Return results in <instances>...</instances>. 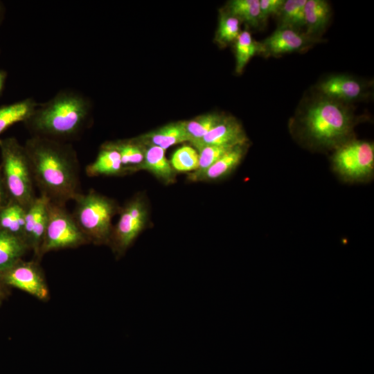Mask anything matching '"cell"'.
Here are the masks:
<instances>
[{
  "mask_svg": "<svg viewBox=\"0 0 374 374\" xmlns=\"http://www.w3.org/2000/svg\"><path fill=\"white\" fill-rule=\"evenodd\" d=\"M27 152L35 186L51 202L65 205L80 191V167L71 144L32 136L24 145Z\"/></svg>",
  "mask_w": 374,
  "mask_h": 374,
  "instance_id": "6da1fadb",
  "label": "cell"
},
{
  "mask_svg": "<svg viewBox=\"0 0 374 374\" xmlns=\"http://www.w3.org/2000/svg\"><path fill=\"white\" fill-rule=\"evenodd\" d=\"M91 112L89 98L80 92L64 89L39 103L24 123L32 136L64 141L80 134L91 119Z\"/></svg>",
  "mask_w": 374,
  "mask_h": 374,
  "instance_id": "7a4b0ae2",
  "label": "cell"
},
{
  "mask_svg": "<svg viewBox=\"0 0 374 374\" xmlns=\"http://www.w3.org/2000/svg\"><path fill=\"white\" fill-rule=\"evenodd\" d=\"M302 125L307 138L321 147H338L349 140L353 118L342 104L323 98L306 110Z\"/></svg>",
  "mask_w": 374,
  "mask_h": 374,
  "instance_id": "3957f363",
  "label": "cell"
},
{
  "mask_svg": "<svg viewBox=\"0 0 374 374\" xmlns=\"http://www.w3.org/2000/svg\"><path fill=\"white\" fill-rule=\"evenodd\" d=\"M73 201L72 215L87 241L109 244L112 219L121 208L118 202L93 189L80 193Z\"/></svg>",
  "mask_w": 374,
  "mask_h": 374,
  "instance_id": "277c9868",
  "label": "cell"
},
{
  "mask_svg": "<svg viewBox=\"0 0 374 374\" xmlns=\"http://www.w3.org/2000/svg\"><path fill=\"white\" fill-rule=\"evenodd\" d=\"M1 170L9 200L26 209L37 197L30 161L15 137L0 138Z\"/></svg>",
  "mask_w": 374,
  "mask_h": 374,
  "instance_id": "5b68a950",
  "label": "cell"
},
{
  "mask_svg": "<svg viewBox=\"0 0 374 374\" xmlns=\"http://www.w3.org/2000/svg\"><path fill=\"white\" fill-rule=\"evenodd\" d=\"M119 218L114 225L109 245L118 256L124 254L148 226L149 207L145 197L139 193L121 206Z\"/></svg>",
  "mask_w": 374,
  "mask_h": 374,
  "instance_id": "8992f818",
  "label": "cell"
},
{
  "mask_svg": "<svg viewBox=\"0 0 374 374\" xmlns=\"http://www.w3.org/2000/svg\"><path fill=\"white\" fill-rule=\"evenodd\" d=\"M332 160L334 169L345 179L366 180L373 174V143L349 139L337 148Z\"/></svg>",
  "mask_w": 374,
  "mask_h": 374,
  "instance_id": "52a82bcc",
  "label": "cell"
},
{
  "mask_svg": "<svg viewBox=\"0 0 374 374\" xmlns=\"http://www.w3.org/2000/svg\"><path fill=\"white\" fill-rule=\"evenodd\" d=\"M88 241L64 205L49 202L41 254L75 247Z\"/></svg>",
  "mask_w": 374,
  "mask_h": 374,
  "instance_id": "ba28073f",
  "label": "cell"
},
{
  "mask_svg": "<svg viewBox=\"0 0 374 374\" xmlns=\"http://www.w3.org/2000/svg\"><path fill=\"white\" fill-rule=\"evenodd\" d=\"M49 202L46 197L39 195L26 209L24 241L36 256L41 255Z\"/></svg>",
  "mask_w": 374,
  "mask_h": 374,
  "instance_id": "9c48e42d",
  "label": "cell"
},
{
  "mask_svg": "<svg viewBox=\"0 0 374 374\" xmlns=\"http://www.w3.org/2000/svg\"><path fill=\"white\" fill-rule=\"evenodd\" d=\"M5 282L39 299H46L48 290L41 271L35 263L19 260L2 274Z\"/></svg>",
  "mask_w": 374,
  "mask_h": 374,
  "instance_id": "30bf717a",
  "label": "cell"
},
{
  "mask_svg": "<svg viewBox=\"0 0 374 374\" xmlns=\"http://www.w3.org/2000/svg\"><path fill=\"white\" fill-rule=\"evenodd\" d=\"M316 38L299 32L295 28L280 26L261 43L262 53L278 55L301 51L314 42Z\"/></svg>",
  "mask_w": 374,
  "mask_h": 374,
  "instance_id": "8fae6325",
  "label": "cell"
},
{
  "mask_svg": "<svg viewBox=\"0 0 374 374\" xmlns=\"http://www.w3.org/2000/svg\"><path fill=\"white\" fill-rule=\"evenodd\" d=\"M242 125L232 116H222L219 123L199 141L191 143L197 149L204 145L235 146L248 143Z\"/></svg>",
  "mask_w": 374,
  "mask_h": 374,
  "instance_id": "7c38bea8",
  "label": "cell"
},
{
  "mask_svg": "<svg viewBox=\"0 0 374 374\" xmlns=\"http://www.w3.org/2000/svg\"><path fill=\"white\" fill-rule=\"evenodd\" d=\"M139 170L149 172L165 185L172 184L177 181V172L166 158L165 150L157 146H144L143 160L134 172Z\"/></svg>",
  "mask_w": 374,
  "mask_h": 374,
  "instance_id": "4fadbf2b",
  "label": "cell"
},
{
  "mask_svg": "<svg viewBox=\"0 0 374 374\" xmlns=\"http://www.w3.org/2000/svg\"><path fill=\"white\" fill-rule=\"evenodd\" d=\"M133 139L143 146H157L165 150L172 145L189 141L185 121L171 123Z\"/></svg>",
  "mask_w": 374,
  "mask_h": 374,
  "instance_id": "5bb4252c",
  "label": "cell"
},
{
  "mask_svg": "<svg viewBox=\"0 0 374 374\" xmlns=\"http://www.w3.org/2000/svg\"><path fill=\"white\" fill-rule=\"evenodd\" d=\"M319 89L328 98L340 101H350L359 98L364 93V85L350 76L337 75L322 82Z\"/></svg>",
  "mask_w": 374,
  "mask_h": 374,
  "instance_id": "9a60e30c",
  "label": "cell"
},
{
  "mask_svg": "<svg viewBox=\"0 0 374 374\" xmlns=\"http://www.w3.org/2000/svg\"><path fill=\"white\" fill-rule=\"evenodd\" d=\"M248 147V143L233 146L193 181H212L225 178L240 165Z\"/></svg>",
  "mask_w": 374,
  "mask_h": 374,
  "instance_id": "2e32d148",
  "label": "cell"
},
{
  "mask_svg": "<svg viewBox=\"0 0 374 374\" xmlns=\"http://www.w3.org/2000/svg\"><path fill=\"white\" fill-rule=\"evenodd\" d=\"M85 172L91 177L126 175L119 153L104 144L96 159L86 167Z\"/></svg>",
  "mask_w": 374,
  "mask_h": 374,
  "instance_id": "e0dca14e",
  "label": "cell"
},
{
  "mask_svg": "<svg viewBox=\"0 0 374 374\" xmlns=\"http://www.w3.org/2000/svg\"><path fill=\"white\" fill-rule=\"evenodd\" d=\"M331 17L329 3L323 0H306L304 7L305 34L312 37L323 32Z\"/></svg>",
  "mask_w": 374,
  "mask_h": 374,
  "instance_id": "ac0fdd59",
  "label": "cell"
},
{
  "mask_svg": "<svg viewBox=\"0 0 374 374\" xmlns=\"http://www.w3.org/2000/svg\"><path fill=\"white\" fill-rule=\"evenodd\" d=\"M39 103L33 98L0 107V136L14 124L24 123L33 113Z\"/></svg>",
  "mask_w": 374,
  "mask_h": 374,
  "instance_id": "d6986e66",
  "label": "cell"
},
{
  "mask_svg": "<svg viewBox=\"0 0 374 374\" xmlns=\"http://www.w3.org/2000/svg\"><path fill=\"white\" fill-rule=\"evenodd\" d=\"M28 249L22 239L0 229V273L17 263Z\"/></svg>",
  "mask_w": 374,
  "mask_h": 374,
  "instance_id": "ffe728a7",
  "label": "cell"
},
{
  "mask_svg": "<svg viewBox=\"0 0 374 374\" xmlns=\"http://www.w3.org/2000/svg\"><path fill=\"white\" fill-rule=\"evenodd\" d=\"M103 144L119 153L126 175L134 172L143 160L144 146L134 139L108 141Z\"/></svg>",
  "mask_w": 374,
  "mask_h": 374,
  "instance_id": "44dd1931",
  "label": "cell"
},
{
  "mask_svg": "<svg viewBox=\"0 0 374 374\" xmlns=\"http://www.w3.org/2000/svg\"><path fill=\"white\" fill-rule=\"evenodd\" d=\"M25 214L23 206L9 200L0 208V229L24 241Z\"/></svg>",
  "mask_w": 374,
  "mask_h": 374,
  "instance_id": "7402d4cb",
  "label": "cell"
},
{
  "mask_svg": "<svg viewBox=\"0 0 374 374\" xmlns=\"http://www.w3.org/2000/svg\"><path fill=\"white\" fill-rule=\"evenodd\" d=\"M235 71L241 73L249 60L257 53H262L260 42L253 39L251 33L244 30L241 31L235 41Z\"/></svg>",
  "mask_w": 374,
  "mask_h": 374,
  "instance_id": "603a6c76",
  "label": "cell"
},
{
  "mask_svg": "<svg viewBox=\"0 0 374 374\" xmlns=\"http://www.w3.org/2000/svg\"><path fill=\"white\" fill-rule=\"evenodd\" d=\"M228 12L253 27H257L261 23L259 0L230 1Z\"/></svg>",
  "mask_w": 374,
  "mask_h": 374,
  "instance_id": "cb8c5ba5",
  "label": "cell"
},
{
  "mask_svg": "<svg viewBox=\"0 0 374 374\" xmlns=\"http://www.w3.org/2000/svg\"><path fill=\"white\" fill-rule=\"evenodd\" d=\"M222 116L216 113L207 114L185 121L188 142L193 143L204 137L219 123Z\"/></svg>",
  "mask_w": 374,
  "mask_h": 374,
  "instance_id": "d4e9b609",
  "label": "cell"
},
{
  "mask_svg": "<svg viewBox=\"0 0 374 374\" xmlns=\"http://www.w3.org/2000/svg\"><path fill=\"white\" fill-rule=\"evenodd\" d=\"M306 0L285 1L278 13L281 26L295 29L305 26L304 7Z\"/></svg>",
  "mask_w": 374,
  "mask_h": 374,
  "instance_id": "484cf974",
  "label": "cell"
},
{
  "mask_svg": "<svg viewBox=\"0 0 374 374\" xmlns=\"http://www.w3.org/2000/svg\"><path fill=\"white\" fill-rule=\"evenodd\" d=\"M170 162L176 172H194L199 166V154L194 148L184 145L172 153Z\"/></svg>",
  "mask_w": 374,
  "mask_h": 374,
  "instance_id": "4316f807",
  "label": "cell"
},
{
  "mask_svg": "<svg viewBox=\"0 0 374 374\" xmlns=\"http://www.w3.org/2000/svg\"><path fill=\"white\" fill-rule=\"evenodd\" d=\"M233 146L204 145L197 149L199 166L197 169L188 176V179L193 181L195 178L204 172L224 153Z\"/></svg>",
  "mask_w": 374,
  "mask_h": 374,
  "instance_id": "83f0119b",
  "label": "cell"
},
{
  "mask_svg": "<svg viewBox=\"0 0 374 374\" xmlns=\"http://www.w3.org/2000/svg\"><path fill=\"white\" fill-rule=\"evenodd\" d=\"M240 20L228 13H221L216 41L221 45L235 42L240 33Z\"/></svg>",
  "mask_w": 374,
  "mask_h": 374,
  "instance_id": "f1b7e54d",
  "label": "cell"
},
{
  "mask_svg": "<svg viewBox=\"0 0 374 374\" xmlns=\"http://www.w3.org/2000/svg\"><path fill=\"white\" fill-rule=\"evenodd\" d=\"M284 0H259L260 21L265 22L272 15H278Z\"/></svg>",
  "mask_w": 374,
  "mask_h": 374,
  "instance_id": "f546056e",
  "label": "cell"
},
{
  "mask_svg": "<svg viewBox=\"0 0 374 374\" xmlns=\"http://www.w3.org/2000/svg\"><path fill=\"white\" fill-rule=\"evenodd\" d=\"M9 201L0 167V208Z\"/></svg>",
  "mask_w": 374,
  "mask_h": 374,
  "instance_id": "4dcf8cb0",
  "label": "cell"
},
{
  "mask_svg": "<svg viewBox=\"0 0 374 374\" xmlns=\"http://www.w3.org/2000/svg\"><path fill=\"white\" fill-rule=\"evenodd\" d=\"M8 77V73L6 71L0 69V95L4 88L5 82Z\"/></svg>",
  "mask_w": 374,
  "mask_h": 374,
  "instance_id": "1f68e13d",
  "label": "cell"
},
{
  "mask_svg": "<svg viewBox=\"0 0 374 374\" xmlns=\"http://www.w3.org/2000/svg\"><path fill=\"white\" fill-rule=\"evenodd\" d=\"M1 15H2V5L0 3V20L1 19Z\"/></svg>",
  "mask_w": 374,
  "mask_h": 374,
  "instance_id": "d6a6232c",
  "label": "cell"
}]
</instances>
